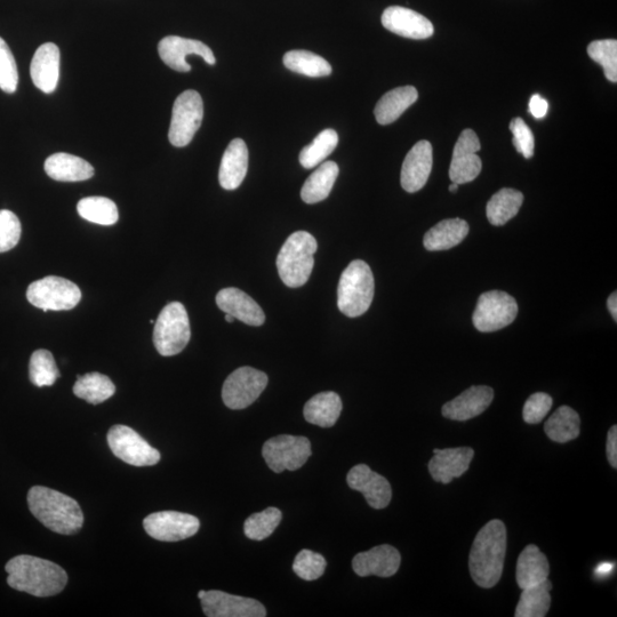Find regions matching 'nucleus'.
<instances>
[{
    "label": "nucleus",
    "mask_w": 617,
    "mask_h": 617,
    "mask_svg": "<svg viewBox=\"0 0 617 617\" xmlns=\"http://www.w3.org/2000/svg\"><path fill=\"white\" fill-rule=\"evenodd\" d=\"M506 552V525L491 520L479 531L470 551L469 570L477 586L491 589L500 582Z\"/></svg>",
    "instance_id": "obj_1"
},
{
    "label": "nucleus",
    "mask_w": 617,
    "mask_h": 617,
    "mask_svg": "<svg viewBox=\"0 0 617 617\" xmlns=\"http://www.w3.org/2000/svg\"><path fill=\"white\" fill-rule=\"evenodd\" d=\"M5 570L8 586L35 597L58 595L68 583V574L61 566L34 556L14 557Z\"/></svg>",
    "instance_id": "obj_2"
},
{
    "label": "nucleus",
    "mask_w": 617,
    "mask_h": 617,
    "mask_svg": "<svg viewBox=\"0 0 617 617\" xmlns=\"http://www.w3.org/2000/svg\"><path fill=\"white\" fill-rule=\"evenodd\" d=\"M31 514L55 533L72 535L82 530L84 515L76 500L51 488L32 487L28 493Z\"/></svg>",
    "instance_id": "obj_3"
},
{
    "label": "nucleus",
    "mask_w": 617,
    "mask_h": 617,
    "mask_svg": "<svg viewBox=\"0 0 617 617\" xmlns=\"http://www.w3.org/2000/svg\"><path fill=\"white\" fill-rule=\"evenodd\" d=\"M317 250V240L309 232H294L287 238L277 258L278 274L286 286L298 288L307 284Z\"/></svg>",
    "instance_id": "obj_4"
},
{
    "label": "nucleus",
    "mask_w": 617,
    "mask_h": 617,
    "mask_svg": "<svg viewBox=\"0 0 617 617\" xmlns=\"http://www.w3.org/2000/svg\"><path fill=\"white\" fill-rule=\"evenodd\" d=\"M374 276L362 260L352 261L342 272L338 287V307L349 318L363 316L374 299Z\"/></svg>",
    "instance_id": "obj_5"
},
{
    "label": "nucleus",
    "mask_w": 617,
    "mask_h": 617,
    "mask_svg": "<svg viewBox=\"0 0 617 617\" xmlns=\"http://www.w3.org/2000/svg\"><path fill=\"white\" fill-rule=\"evenodd\" d=\"M191 338L189 316L180 302H172L160 312L154 328V344L159 355H179Z\"/></svg>",
    "instance_id": "obj_6"
},
{
    "label": "nucleus",
    "mask_w": 617,
    "mask_h": 617,
    "mask_svg": "<svg viewBox=\"0 0 617 617\" xmlns=\"http://www.w3.org/2000/svg\"><path fill=\"white\" fill-rule=\"evenodd\" d=\"M27 299L32 306L44 312L67 311L78 306L82 300V292L70 280L50 276L30 284Z\"/></svg>",
    "instance_id": "obj_7"
},
{
    "label": "nucleus",
    "mask_w": 617,
    "mask_h": 617,
    "mask_svg": "<svg viewBox=\"0 0 617 617\" xmlns=\"http://www.w3.org/2000/svg\"><path fill=\"white\" fill-rule=\"evenodd\" d=\"M203 117L202 96L194 90L180 94L174 102L170 132H168V140L172 146L178 148L188 146L202 126Z\"/></svg>",
    "instance_id": "obj_8"
},
{
    "label": "nucleus",
    "mask_w": 617,
    "mask_h": 617,
    "mask_svg": "<svg viewBox=\"0 0 617 617\" xmlns=\"http://www.w3.org/2000/svg\"><path fill=\"white\" fill-rule=\"evenodd\" d=\"M517 315L515 298L506 292L490 291L480 295L472 322L479 332L491 333L514 323Z\"/></svg>",
    "instance_id": "obj_9"
},
{
    "label": "nucleus",
    "mask_w": 617,
    "mask_h": 617,
    "mask_svg": "<svg viewBox=\"0 0 617 617\" xmlns=\"http://www.w3.org/2000/svg\"><path fill=\"white\" fill-rule=\"evenodd\" d=\"M311 454V444L308 438L290 435L271 438L262 448L264 460L276 474L285 470L295 471L302 468Z\"/></svg>",
    "instance_id": "obj_10"
},
{
    "label": "nucleus",
    "mask_w": 617,
    "mask_h": 617,
    "mask_svg": "<svg viewBox=\"0 0 617 617\" xmlns=\"http://www.w3.org/2000/svg\"><path fill=\"white\" fill-rule=\"evenodd\" d=\"M268 376L253 367H240L224 382L222 399L230 410H244L258 399L268 386Z\"/></svg>",
    "instance_id": "obj_11"
},
{
    "label": "nucleus",
    "mask_w": 617,
    "mask_h": 617,
    "mask_svg": "<svg viewBox=\"0 0 617 617\" xmlns=\"http://www.w3.org/2000/svg\"><path fill=\"white\" fill-rule=\"evenodd\" d=\"M108 445L119 460L133 467L155 466L160 453L130 427L115 426L108 432Z\"/></svg>",
    "instance_id": "obj_12"
},
{
    "label": "nucleus",
    "mask_w": 617,
    "mask_h": 617,
    "mask_svg": "<svg viewBox=\"0 0 617 617\" xmlns=\"http://www.w3.org/2000/svg\"><path fill=\"white\" fill-rule=\"evenodd\" d=\"M144 530L152 539L178 542L198 533L200 522L195 516L176 511L155 512L143 520Z\"/></svg>",
    "instance_id": "obj_13"
},
{
    "label": "nucleus",
    "mask_w": 617,
    "mask_h": 617,
    "mask_svg": "<svg viewBox=\"0 0 617 617\" xmlns=\"http://www.w3.org/2000/svg\"><path fill=\"white\" fill-rule=\"evenodd\" d=\"M482 148L478 135L472 130H464L453 150L450 178L453 183L466 184L478 178L482 172V159L477 152Z\"/></svg>",
    "instance_id": "obj_14"
},
{
    "label": "nucleus",
    "mask_w": 617,
    "mask_h": 617,
    "mask_svg": "<svg viewBox=\"0 0 617 617\" xmlns=\"http://www.w3.org/2000/svg\"><path fill=\"white\" fill-rule=\"evenodd\" d=\"M200 602L208 617L267 616L266 608L258 600L229 595L223 591H206Z\"/></svg>",
    "instance_id": "obj_15"
},
{
    "label": "nucleus",
    "mask_w": 617,
    "mask_h": 617,
    "mask_svg": "<svg viewBox=\"0 0 617 617\" xmlns=\"http://www.w3.org/2000/svg\"><path fill=\"white\" fill-rule=\"evenodd\" d=\"M158 53L166 66L179 72H189L191 70V66L186 60L188 55H198L206 63L211 64V66H214L216 63L215 56L210 47L199 42V40L179 36H168L160 40Z\"/></svg>",
    "instance_id": "obj_16"
},
{
    "label": "nucleus",
    "mask_w": 617,
    "mask_h": 617,
    "mask_svg": "<svg viewBox=\"0 0 617 617\" xmlns=\"http://www.w3.org/2000/svg\"><path fill=\"white\" fill-rule=\"evenodd\" d=\"M347 482L351 490L362 493L373 509H384L392 499L391 485L387 478L376 474L366 464H358L349 471Z\"/></svg>",
    "instance_id": "obj_17"
},
{
    "label": "nucleus",
    "mask_w": 617,
    "mask_h": 617,
    "mask_svg": "<svg viewBox=\"0 0 617 617\" xmlns=\"http://www.w3.org/2000/svg\"><path fill=\"white\" fill-rule=\"evenodd\" d=\"M381 20L384 28L405 38L427 39L435 32L426 16L402 6L388 7Z\"/></svg>",
    "instance_id": "obj_18"
},
{
    "label": "nucleus",
    "mask_w": 617,
    "mask_h": 617,
    "mask_svg": "<svg viewBox=\"0 0 617 617\" xmlns=\"http://www.w3.org/2000/svg\"><path fill=\"white\" fill-rule=\"evenodd\" d=\"M400 563H402V556L399 551L389 544H382V546L356 555L352 560V568L362 578L371 575L390 578L398 572Z\"/></svg>",
    "instance_id": "obj_19"
},
{
    "label": "nucleus",
    "mask_w": 617,
    "mask_h": 617,
    "mask_svg": "<svg viewBox=\"0 0 617 617\" xmlns=\"http://www.w3.org/2000/svg\"><path fill=\"white\" fill-rule=\"evenodd\" d=\"M432 146L423 140L408 152L400 174V183L405 191L414 194L426 186L432 170Z\"/></svg>",
    "instance_id": "obj_20"
},
{
    "label": "nucleus",
    "mask_w": 617,
    "mask_h": 617,
    "mask_svg": "<svg viewBox=\"0 0 617 617\" xmlns=\"http://www.w3.org/2000/svg\"><path fill=\"white\" fill-rule=\"evenodd\" d=\"M494 390L487 386H474L442 408L444 418L453 421H468L483 414L492 404Z\"/></svg>",
    "instance_id": "obj_21"
},
{
    "label": "nucleus",
    "mask_w": 617,
    "mask_h": 617,
    "mask_svg": "<svg viewBox=\"0 0 617 617\" xmlns=\"http://www.w3.org/2000/svg\"><path fill=\"white\" fill-rule=\"evenodd\" d=\"M61 54L59 47L46 43L38 47L30 66L32 82L38 90L52 94L58 87Z\"/></svg>",
    "instance_id": "obj_22"
},
{
    "label": "nucleus",
    "mask_w": 617,
    "mask_h": 617,
    "mask_svg": "<svg viewBox=\"0 0 617 617\" xmlns=\"http://www.w3.org/2000/svg\"><path fill=\"white\" fill-rule=\"evenodd\" d=\"M475 451L470 447L446 448L439 450L429 462V472L435 482L450 484L469 470Z\"/></svg>",
    "instance_id": "obj_23"
},
{
    "label": "nucleus",
    "mask_w": 617,
    "mask_h": 617,
    "mask_svg": "<svg viewBox=\"0 0 617 617\" xmlns=\"http://www.w3.org/2000/svg\"><path fill=\"white\" fill-rule=\"evenodd\" d=\"M216 304L220 310L246 325L259 327L266 322V315L259 304L238 288L230 287L221 290L216 295Z\"/></svg>",
    "instance_id": "obj_24"
},
{
    "label": "nucleus",
    "mask_w": 617,
    "mask_h": 617,
    "mask_svg": "<svg viewBox=\"0 0 617 617\" xmlns=\"http://www.w3.org/2000/svg\"><path fill=\"white\" fill-rule=\"evenodd\" d=\"M248 168V149L242 139L232 140L224 151L219 172L221 187L236 190L243 183Z\"/></svg>",
    "instance_id": "obj_25"
},
{
    "label": "nucleus",
    "mask_w": 617,
    "mask_h": 617,
    "mask_svg": "<svg viewBox=\"0 0 617 617\" xmlns=\"http://www.w3.org/2000/svg\"><path fill=\"white\" fill-rule=\"evenodd\" d=\"M45 172L51 179L60 182H80L93 178L94 167L83 158L74 155L54 154L45 162Z\"/></svg>",
    "instance_id": "obj_26"
},
{
    "label": "nucleus",
    "mask_w": 617,
    "mask_h": 617,
    "mask_svg": "<svg viewBox=\"0 0 617 617\" xmlns=\"http://www.w3.org/2000/svg\"><path fill=\"white\" fill-rule=\"evenodd\" d=\"M550 565L546 555L541 550L530 544L522 554L517 563L516 579L520 589L535 586L549 579Z\"/></svg>",
    "instance_id": "obj_27"
},
{
    "label": "nucleus",
    "mask_w": 617,
    "mask_h": 617,
    "mask_svg": "<svg viewBox=\"0 0 617 617\" xmlns=\"http://www.w3.org/2000/svg\"><path fill=\"white\" fill-rule=\"evenodd\" d=\"M469 234V224L462 219H448L436 224L423 238L430 252L447 251L460 245Z\"/></svg>",
    "instance_id": "obj_28"
},
{
    "label": "nucleus",
    "mask_w": 617,
    "mask_h": 617,
    "mask_svg": "<svg viewBox=\"0 0 617 617\" xmlns=\"http://www.w3.org/2000/svg\"><path fill=\"white\" fill-rule=\"evenodd\" d=\"M419 99L418 90L413 86L397 87L384 94L376 104L374 115L380 125H389Z\"/></svg>",
    "instance_id": "obj_29"
},
{
    "label": "nucleus",
    "mask_w": 617,
    "mask_h": 617,
    "mask_svg": "<svg viewBox=\"0 0 617 617\" xmlns=\"http://www.w3.org/2000/svg\"><path fill=\"white\" fill-rule=\"evenodd\" d=\"M342 412V400L335 392L327 391L312 397L304 406V419L320 428H332Z\"/></svg>",
    "instance_id": "obj_30"
},
{
    "label": "nucleus",
    "mask_w": 617,
    "mask_h": 617,
    "mask_svg": "<svg viewBox=\"0 0 617 617\" xmlns=\"http://www.w3.org/2000/svg\"><path fill=\"white\" fill-rule=\"evenodd\" d=\"M339 166L334 162L320 165L303 184L301 197L304 203L317 204L323 202L334 187L339 176Z\"/></svg>",
    "instance_id": "obj_31"
},
{
    "label": "nucleus",
    "mask_w": 617,
    "mask_h": 617,
    "mask_svg": "<svg viewBox=\"0 0 617 617\" xmlns=\"http://www.w3.org/2000/svg\"><path fill=\"white\" fill-rule=\"evenodd\" d=\"M524 203L522 192L503 188L490 199L486 207L487 219L495 227L504 226L514 219Z\"/></svg>",
    "instance_id": "obj_32"
},
{
    "label": "nucleus",
    "mask_w": 617,
    "mask_h": 617,
    "mask_svg": "<svg viewBox=\"0 0 617 617\" xmlns=\"http://www.w3.org/2000/svg\"><path fill=\"white\" fill-rule=\"evenodd\" d=\"M580 426L579 414L570 406H562L550 416L544 431L552 442L564 444L579 437Z\"/></svg>",
    "instance_id": "obj_33"
},
{
    "label": "nucleus",
    "mask_w": 617,
    "mask_h": 617,
    "mask_svg": "<svg viewBox=\"0 0 617 617\" xmlns=\"http://www.w3.org/2000/svg\"><path fill=\"white\" fill-rule=\"evenodd\" d=\"M116 387L108 376L101 373H88L78 376L74 394L87 403L99 405L115 395Z\"/></svg>",
    "instance_id": "obj_34"
},
{
    "label": "nucleus",
    "mask_w": 617,
    "mask_h": 617,
    "mask_svg": "<svg viewBox=\"0 0 617 617\" xmlns=\"http://www.w3.org/2000/svg\"><path fill=\"white\" fill-rule=\"evenodd\" d=\"M552 583L550 580L535 584V586L523 589L518 606L516 617H544L548 614L551 605L550 590Z\"/></svg>",
    "instance_id": "obj_35"
},
{
    "label": "nucleus",
    "mask_w": 617,
    "mask_h": 617,
    "mask_svg": "<svg viewBox=\"0 0 617 617\" xmlns=\"http://www.w3.org/2000/svg\"><path fill=\"white\" fill-rule=\"evenodd\" d=\"M284 66L296 74L318 78L332 74L331 64L309 51H290L284 55Z\"/></svg>",
    "instance_id": "obj_36"
},
{
    "label": "nucleus",
    "mask_w": 617,
    "mask_h": 617,
    "mask_svg": "<svg viewBox=\"0 0 617 617\" xmlns=\"http://www.w3.org/2000/svg\"><path fill=\"white\" fill-rule=\"evenodd\" d=\"M77 212L84 220L100 226H114L119 219L117 205L106 197L83 198Z\"/></svg>",
    "instance_id": "obj_37"
},
{
    "label": "nucleus",
    "mask_w": 617,
    "mask_h": 617,
    "mask_svg": "<svg viewBox=\"0 0 617 617\" xmlns=\"http://www.w3.org/2000/svg\"><path fill=\"white\" fill-rule=\"evenodd\" d=\"M339 135L332 128L319 133L317 138L309 144L306 148H303L300 152V164L310 170L318 166L320 163L332 154V152L338 147Z\"/></svg>",
    "instance_id": "obj_38"
},
{
    "label": "nucleus",
    "mask_w": 617,
    "mask_h": 617,
    "mask_svg": "<svg viewBox=\"0 0 617 617\" xmlns=\"http://www.w3.org/2000/svg\"><path fill=\"white\" fill-rule=\"evenodd\" d=\"M29 375L36 387H51L60 378V371L50 351L37 350L32 354Z\"/></svg>",
    "instance_id": "obj_39"
},
{
    "label": "nucleus",
    "mask_w": 617,
    "mask_h": 617,
    "mask_svg": "<svg viewBox=\"0 0 617 617\" xmlns=\"http://www.w3.org/2000/svg\"><path fill=\"white\" fill-rule=\"evenodd\" d=\"M282 511L277 508H268L247 518L244 532L248 539L263 541L276 531L282 522Z\"/></svg>",
    "instance_id": "obj_40"
},
{
    "label": "nucleus",
    "mask_w": 617,
    "mask_h": 617,
    "mask_svg": "<svg viewBox=\"0 0 617 617\" xmlns=\"http://www.w3.org/2000/svg\"><path fill=\"white\" fill-rule=\"evenodd\" d=\"M588 54L592 60L603 67L605 76L610 82H617V42L615 39L595 40L588 46Z\"/></svg>",
    "instance_id": "obj_41"
},
{
    "label": "nucleus",
    "mask_w": 617,
    "mask_h": 617,
    "mask_svg": "<svg viewBox=\"0 0 617 617\" xmlns=\"http://www.w3.org/2000/svg\"><path fill=\"white\" fill-rule=\"evenodd\" d=\"M326 566L322 555L311 550H302L294 560L293 571L302 580L315 581L323 576Z\"/></svg>",
    "instance_id": "obj_42"
},
{
    "label": "nucleus",
    "mask_w": 617,
    "mask_h": 617,
    "mask_svg": "<svg viewBox=\"0 0 617 617\" xmlns=\"http://www.w3.org/2000/svg\"><path fill=\"white\" fill-rule=\"evenodd\" d=\"M19 72L11 48L0 37V90L13 94L18 90Z\"/></svg>",
    "instance_id": "obj_43"
},
{
    "label": "nucleus",
    "mask_w": 617,
    "mask_h": 617,
    "mask_svg": "<svg viewBox=\"0 0 617 617\" xmlns=\"http://www.w3.org/2000/svg\"><path fill=\"white\" fill-rule=\"evenodd\" d=\"M22 234L21 222L13 212L0 211V253L13 250L20 242Z\"/></svg>",
    "instance_id": "obj_44"
},
{
    "label": "nucleus",
    "mask_w": 617,
    "mask_h": 617,
    "mask_svg": "<svg viewBox=\"0 0 617 617\" xmlns=\"http://www.w3.org/2000/svg\"><path fill=\"white\" fill-rule=\"evenodd\" d=\"M510 131L514 135L512 143L515 148L526 159H530L534 155L535 140L531 128L527 126L522 118H515L511 120Z\"/></svg>",
    "instance_id": "obj_45"
},
{
    "label": "nucleus",
    "mask_w": 617,
    "mask_h": 617,
    "mask_svg": "<svg viewBox=\"0 0 617 617\" xmlns=\"http://www.w3.org/2000/svg\"><path fill=\"white\" fill-rule=\"evenodd\" d=\"M554 400L544 392H536L527 399L523 410V418L526 423L538 424L543 421L551 410Z\"/></svg>",
    "instance_id": "obj_46"
},
{
    "label": "nucleus",
    "mask_w": 617,
    "mask_h": 617,
    "mask_svg": "<svg viewBox=\"0 0 617 617\" xmlns=\"http://www.w3.org/2000/svg\"><path fill=\"white\" fill-rule=\"evenodd\" d=\"M549 110V103L546 99H543L539 94L532 96L530 101V112L536 119L546 117Z\"/></svg>",
    "instance_id": "obj_47"
},
{
    "label": "nucleus",
    "mask_w": 617,
    "mask_h": 617,
    "mask_svg": "<svg viewBox=\"0 0 617 617\" xmlns=\"http://www.w3.org/2000/svg\"><path fill=\"white\" fill-rule=\"evenodd\" d=\"M607 456L611 466L617 468V427L613 426L607 436Z\"/></svg>",
    "instance_id": "obj_48"
},
{
    "label": "nucleus",
    "mask_w": 617,
    "mask_h": 617,
    "mask_svg": "<svg viewBox=\"0 0 617 617\" xmlns=\"http://www.w3.org/2000/svg\"><path fill=\"white\" fill-rule=\"evenodd\" d=\"M607 307L610 310L611 315L614 319V322H617V293L614 292L610 295V298L607 300Z\"/></svg>",
    "instance_id": "obj_49"
},
{
    "label": "nucleus",
    "mask_w": 617,
    "mask_h": 617,
    "mask_svg": "<svg viewBox=\"0 0 617 617\" xmlns=\"http://www.w3.org/2000/svg\"><path fill=\"white\" fill-rule=\"evenodd\" d=\"M612 571H613V565L612 564H602V565L598 566L596 573L599 576H606V575L610 574Z\"/></svg>",
    "instance_id": "obj_50"
},
{
    "label": "nucleus",
    "mask_w": 617,
    "mask_h": 617,
    "mask_svg": "<svg viewBox=\"0 0 617 617\" xmlns=\"http://www.w3.org/2000/svg\"><path fill=\"white\" fill-rule=\"evenodd\" d=\"M458 190H459V184L458 183H452L451 187H450V191L456 192Z\"/></svg>",
    "instance_id": "obj_51"
},
{
    "label": "nucleus",
    "mask_w": 617,
    "mask_h": 617,
    "mask_svg": "<svg viewBox=\"0 0 617 617\" xmlns=\"http://www.w3.org/2000/svg\"><path fill=\"white\" fill-rule=\"evenodd\" d=\"M235 320H236V319H235L234 317H232V316H231V315H229V314H226V322H228V323H234V322H235Z\"/></svg>",
    "instance_id": "obj_52"
},
{
    "label": "nucleus",
    "mask_w": 617,
    "mask_h": 617,
    "mask_svg": "<svg viewBox=\"0 0 617 617\" xmlns=\"http://www.w3.org/2000/svg\"><path fill=\"white\" fill-rule=\"evenodd\" d=\"M205 592H206V591H204V590L199 591V592H198V598H199V599H202V598L204 597V595H205Z\"/></svg>",
    "instance_id": "obj_53"
}]
</instances>
